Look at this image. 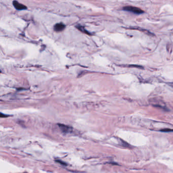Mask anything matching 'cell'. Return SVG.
I'll use <instances>...</instances> for the list:
<instances>
[{"label":"cell","mask_w":173,"mask_h":173,"mask_svg":"<svg viewBox=\"0 0 173 173\" xmlns=\"http://www.w3.org/2000/svg\"><path fill=\"white\" fill-rule=\"evenodd\" d=\"M129 67H135V68H143V67L141 66H138V65H136V64H130V66H128Z\"/></svg>","instance_id":"cell-6"},{"label":"cell","mask_w":173,"mask_h":173,"mask_svg":"<svg viewBox=\"0 0 173 173\" xmlns=\"http://www.w3.org/2000/svg\"><path fill=\"white\" fill-rule=\"evenodd\" d=\"M8 116V115H5V114H3L2 113H1V117H6Z\"/></svg>","instance_id":"cell-9"},{"label":"cell","mask_w":173,"mask_h":173,"mask_svg":"<svg viewBox=\"0 0 173 173\" xmlns=\"http://www.w3.org/2000/svg\"><path fill=\"white\" fill-rule=\"evenodd\" d=\"M76 27H77L79 31L82 32H83L84 33L86 34H88V35H91V33H90V32L88 31L87 30H86L83 27L81 26V25H78L77 26H76Z\"/></svg>","instance_id":"cell-5"},{"label":"cell","mask_w":173,"mask_h":173,"mask_svg":"<svg viewBox=\"0 0 173 173\" xmlns=\"http://www.w3.org/2000/svg\"><path fill=\"white\" fill-rule=\"evenodd\" d=\"M123 10L132 12L136 14H141L144 13V12L140 8L134 6H125L123 8Z\"/></svg>","instance_id":"cell-1"},{"label":"cell","mask_w":173,"mask_h":173,"mask_svg":"<svg viewBox=\"0 0 173 173\" xmlns=\"http://www.w3.org/2000/svg\"><path fill=\"white\" fill-rule=\"evenodd\" d=\"M65 27H66V25H64V23L60 22L55 25L54 26V29L55 31L58 32L62 31V30L64 29Z\"/></svg>","instance_id":"cell-3"},{"label":"cell","mask_w":173,"mask_h":173,"mask_svg":"<svg viewBox=\"0 0 173 173\" xmlns=\"http://www.w3.org/2000/svg\"><path fill=\"white\" fill-rule=\"evenodd\" d=\"M13 5L16 10H23L27 9V7L23 4L20 3L16 1H14L13 2Z\"/></svg>","instance_id":"cell-2"},{"label":"cell","mask_w":173,"mask_h":173,"mask_svg":"<svg viewBox=\"0 0 173 173\" xmlns=\"http://www.w3.org/2000/svg\"><path fill=\"white\" fill-rule=\"evenodd\" d=\"M58 125L59 127L60 128V130H62V132L68 133L72 130L71 127L66 125H63V124H58Z\"/></svg>","instance_id":"cell-4"},{"label":"cell","mask_w":173,"mask_h":173,"mask_svg":"<svg viewBox=\"0 0 173 173\" xmlns=\"http://www.w3.org/2000/svg\"><path fill=\"white\" fill-rule=\"evenodd\" d=\"M56 162H57L58 163H60L61 165H67V163L64 162H62V160H56Z\"/></svg>","instance_id":"cell-7"},{"label":"cell","mask_w":173,"mask_h":173,"mask_svg":"<svg viewBox=\"0 0 173 173\" xmlns=\"http://www.w3.org/2000/svg\"><path fill=\"white\" fill-rule=\"evenodd\" d=\"M161 131H162V132H169L170 131L173 132V130H169V129H165V130H162Z\"/></svg>","instance_id":"cell-8"}]
</instances>
